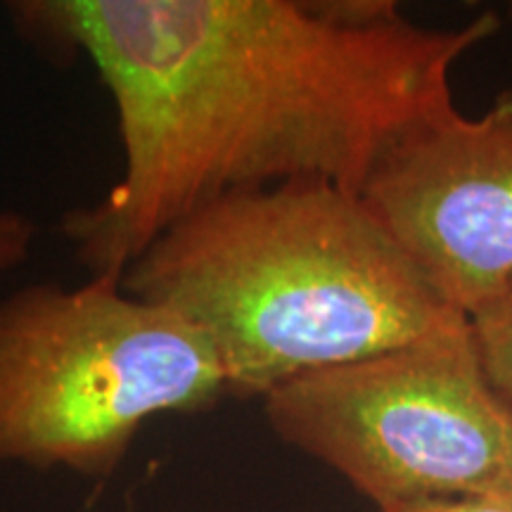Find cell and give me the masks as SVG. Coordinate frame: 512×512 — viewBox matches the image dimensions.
I'll list each match as a JSON object with an SVG mask.
<instances>
[{"label": "cell", "instance_id": "6da1fadb", "mask_svg": "<svg viewBox=\"0 0 512 512\" xmlns=\"http://www.w3.org/2000/svg\"><path fill=\"white\" fill-rule=\"evenodd\" d=\"M17 34L91 62L121 176L62 216L74 259L124 271L166 228L226 195L320 181L358 192L408 133L456 107L453 69L496 12L422 27L389 0H19Z\"/></svg>", "mask_w": 512, "mask_h": 512}, {"label": "cell", "instance_id": "7a4b0ae2", "mask_svg": "<svg viewBox=\"0 0 512 512\" xmlns=\"http://www.w3.org/2000/svg\"><path fill=\"white\" fill-rule=\"evenodd\" d=\"M121 280L190 318L240 399L399 347L456 311L358 192L320 181L204 204Z\"/></svg>", "mask_w": 512, "mask_h": 512}, {"label": "cell", "instance_id": "3957f363", "mask_svg": "<svg viewBox=\"0 0 512 512\" xmlns=\"http://www.w3.org/2000/svg\"><path fill=\"white\" fill-rule=\"evenodd\" d=\"M228 396L207 335L119 273L0 297V467L107 479L159 415Z\"/></svg>", "mask_w": 512, "mask_h": 512}, {"label": "cell", "instance_id": "277c9868", "mask_svg": "<svg viewBox=\"0 0 512 512\" xmlns=\"http://www.w3.org/2000/svg\"><path fill=\"white\" fill-rule=\"evenodd\" d=\"M261 401L275 437L377 510L498 494L512 463V411L460 311L399 347L292 377Z\"/></svg>", "mask_w": 512, "mask_h": 512}, {"label": "cell", "instance_id": "5b68a950", "mask_svg": "<svg viewBox=\"0 0 512 512\" xmlns=\"http://www.w3.org/2000/svg\"><path fill=\"white\" fill-rule=\"evenodd\" d=\"M363 202L444 302L465 316L512 278V91L453 107L377 164Z\"/></svg>", "mask_w": 512, "mask_h": 512}, {"label": "cell", "instance_id": "8992f818", "mask_svg": "<svg viewBox=\"0 0 512 512\" xmlns=\"http://www.w3.org/2000/svg\"><path fill=\"white\" fill-rule=\"evenodd\" d=\"M467 320L486 380L512 411V278Z\"/></svg>", "mask_w": 512, "mask_h": 512}, {"label": "cell", "instance_id": "52a82bcc", "mask_svg": "<svg viewBox=\"0 0 512 512\" xmlns=\"http://www.w3.org/2000/svg\"><path fill=\"white\" fill-rule=\"evenodd\" d=\"M41 240V226L34 216L15 209H0V275L29 264Z\"/></svg>", "mask_w": 512, "mask_h": 512}, {"label": "cell", "instance_id": "ba28073f", "mask_svg": "<svg viewBox=\"0 0 512 512\" xmlns=\"http://www.w3.org/2000/svg\"><path fill=\"white\" fill-rule=\"evenodd\" d=\"M380 512H512V503L503 496H453V498H422V501L389 505Z\"/></svg>", "mask_w": 512, "mask_h": 512}, {"label": "cell", "instance_id": "9c48e42d", "mask_svg": "<svg viewBox=\"0 0 512 512\" xmlns=\"http://www.w3.org/2000/svg\"><path fill=\"white\" fill-rule=\"evenodd\" d=\"M496 496H503L505 501L508 503H512V463H510V470H508V477H505V482H503V489L498 491Z\"/></svg>", "mask_w": 512, "mask_h": 512}, {"label": "cell", "instance_id": "30bf717a", "mask_svg": "<svg viewBox=\"0 0 512 512\" xmlns=\"http://www.w3.org/2000/svg\"><path fill=\"white\" fill-rule=\"evenodd\" d=\"M508 12H510V17H512V3L508 5Z\"/></svg>", "mask_w": 512, "mask_h": 512}]
</instances>
